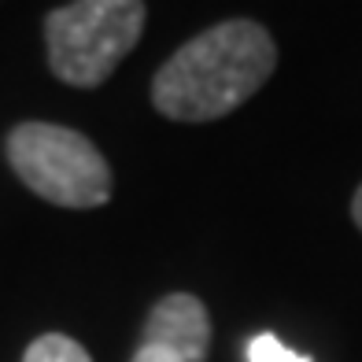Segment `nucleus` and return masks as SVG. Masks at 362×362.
Returning <instances> with one entry per match:
<instances>
[{
	"label": "nucleus",
	"mask_w": 362,
	"mask_h": 362,
	"mask_svg": "<svg viewBox=\"0 0 362 362\" xmlns=\"http://www.w3.org/2000/svg\"><path fill=\"white\" fill-rule=\"evenodd\" d=\"M274 67L277 45L267 26L229 19L185 41L163 63L152 81V104L174 122H211L252 100Z\"/></svg>",
	"instance_id": "1"
},
{
	"label": "nucleus",
	"mask_w": 362,
	"mask_h": 362,
	"mask_svg": "<svg viewBox=\"0 0 362 362\" xmlns=\"http://www.w3.org/2000/svg\"><path fill=\"white\" fill-rule=\"evenodd\" d=\"M148 8L137 0H78L48 11L45 41L48 63L59 81L74 89H93L141 41Z\"/></svg>",
	"instance_id": "2"
},
{
	"label": "nucleus",
	"mask_w": 362,
	"mask_h": 362,
	"mask_svg": "<svg viewBox=\"0 0 362 362\" xmlns=\"http://www.w3.org/2000/svg\"><path fill=\"white\" fill-rule=\"evenodd\" d=\"M8 163L30 192L71 211L111 200V170L86 134L56 122H23L8 134Z\"/></svg>",
	"instance_id": "3"
},
{
	"label": "nucleus",
	"mask_w": 362,
	"mask_h": 362,
	"mask_svg": "<svg viewBox=\"0 0 362 362\" xmlns=\"http://www.w3.org/2000/svg\"><path fill=\"white\" fill-rule=\"evenodd\" d=\"M141 344H152L177 355L181 362H204L211 348V318L207 307L189 292H174L163 296L152 307V315L144 322Z\"/></svg>",
	"instance_id": "4"
},
{
	"label": "nucleus",
	"mask_w": 362,
	"mask_h": 362,
	"mask_svg": "<svg viewBox=\"0 0 362 362\" xmlns=\"http://www.w3.org/2000/svg\"><path fill=\"white\" fill-rule=\"evenodd\" d=\"M23 362H93V358L78 340L63 337V333H45L26 348Z\"/></svg>",
	"instance_id": "5"
},
{
	"label": "nucleus",
	"mask_w": 362,
	"mask_h": 362,
	"mask_svg": "<svg viewBox=\"0 0 362 362\" xmlns=\"http://www.w3.org/2000/svg\"><path fill=\"white\" fill-rule=\"evenodd\" d=\"M248 362H310V358L300 355V351H292V348H285L277 337L262 333V337H255L248 344Z\"/></svg>",
	"instance_id": "6"
},
{
	"label": "nucleus",
	"mask_w": 362,
	"mask_h": 362,
	"mask_svg": "<svg viewBox=\"0 0 362 362\" xmlns=\"http://www.w3.org/2000/svg\"><path fill=\"white\" fill-rule=\"evenodd\" d=\"M129 362H181V358L170 355V351H163V348H152V344H141Z\"/></svg>",
	"instance_id": "7"
},
{
	"label": "nucleus",
	"mask_w": 362,
	"mask_h": 362,
	"mask_svg": "<svg viewBox=\"0 0 362 362\" xmlns=\"http://www.w3.org/2000/svg\"><path fill=\"white\" fill-rule=\"evenodd\" d=\"M351 218H355V226L362 229V185H358V192H355V200H351Z\"/></svg>",
	"instance_id": "8"
}]
</instances>
